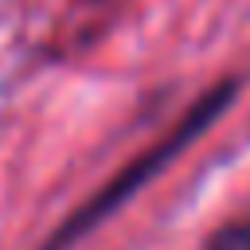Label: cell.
Wrapping results in <instances>:
<instances>
[{"label": "cell", "mask_w": 250, "mask_h": 250, "mask_svg": "<svg viewBox=\"0 0 250 250\" xmlns=\"http://www.w3.org/2000/svg\"><path fill=\"white\" fill-rule=\"evenodd\" d=\"M203 250H250V219H238V223H227L219 227Z\"/></svg>", "instance_id": "7a4b0ae2"}, {"label": "cell", "mask_w": 250, "mask_h": 250, "mask_svg": "<svg viewBox=\"0 0 250 250\" xmlns=\"http://www.w3.org/2000/svg\"><path fill=\"white\" fill-rule=\"evenodd\" d=\"M234 94H238V78H227V82L211 86V90L191 105V113H188V117H184V121H180V125H176V129H172L156 148H148V152H145L141 160H133L121 176H113V180H109V184H105V188H102V191H98L82 211H74V215H70V219L51 234V242H47L43 250H62V246H66V242H74L82 230H90L102 215H109V211H113L125 195H133V191H137L152 172H160V168H164V164H168L184 145H191V141H195V137H199V133H203V129H207V125H211V121H215V117L234 102Z\"/></svg>", "instance_id": "6da1fadb"}]
</instances>
